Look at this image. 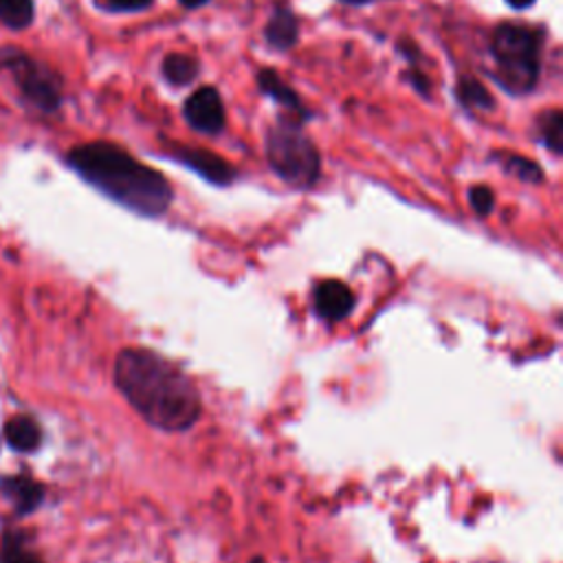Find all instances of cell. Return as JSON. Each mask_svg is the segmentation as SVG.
<instances>
[{"label":"cell","mask_w":563,"mask_h":563,"mask_svg":"<svg viewBox=\"0 0 563 563\" xmlns=\"http://www.w3.org/2000/svg\"><path fill=\"white\" fill-rule=\"evenodd\" d=\"M185 119L187 123L205 134H216L224 128V108L216 88L202 86L185 101Z\"/></svg>","instance_id":"obj_6"},{"label":"cell","mask_w":563,"mask_h":563,"mask_svg":"<svg viewBox=\"0 0 563 563\" xmlns=\"http://www.w3.org/2000/svg\"><path fill=\"white\" fill-rule=\"evenodd\" d=\"M33 18L31 0H0V22L11 29H24Z\"/></svg>","instance_id":"obj_14"},{"label":"cell","mask_w":563,"mask_h":563,"mask_svg":"<svg viewBox=\"0 0 563 563\" xmlns=\"http://www.w3.org/2000/svg\"><path fill=\"white\" fill-rule=\"evenodd\" d=\"M504 169L506 172H510V174H515L517 178H521V180H528V183H539L541 180V169H539V165L537 163H532V161H528V158H521V156H506L504 161Z\"/></svg>","instance_id":"obj_18"},{"label":"cell","mask_w":563,"mask_h":563,"mask_svg":"<svg viewBox=\"0 0 563 563\" xmlns=\"http://www.w3.org/2000/svg\"><path fill=\"white\" fill-rule=\"evenodd\" d=\"M539 132L541 141L554 152L561 154V143H563V117L559 110H548L545 114L539 117Z\"/></svg>","instance_id":"obj_16"},{"label":"cell","mask_w":563,"mask_h":563,"mask_svg":"<svg viewBox=\"0 0 563 563\" xmlns=\"http://www.w3.org/2000/svg\"><path fill=\"white\" fill-rule=\"evenodd\" d=\"M68 165L101 194L141 216H161L172 202L163 174L134 161L112 143H86L68 154Z\"/></svg>","instance_id":"obj_2"},{"label":"cell","mask_w":563,"mask_h":563,"mask_svg":"<svg viewBox=\"0 0 563 563\" xmlns=\"http://www.w3.org/2000/svg\"><path fill=\"white\" fill-rule=\"evenodd\" d=\"M0 490L13 501V506L20 512H31L33 508L40 506L44 497L42 486L29 477H2Z\"/></svg>","instance_id":"obj_9"},{"label":"cell","mask_w":563,"mask_h":563,"mask_svg":"<svg viewBox=\"0 0 563 563\" xmlns=\"http://www.w3.org/2000/svg\"><path fill=\"white\" fill-rule=\"evenodd\" d=\"M176 161L200 174L202 178L216 183V185H227L233 180V169L227 165L218 154H211L207 150L198 147H176L174 150Z\"/></svg>","instance_id":"obj_8"},{"label":"cell","mask_w":563,"mask_h":563,"mask_svg":"<svg viewBox=\"0 0 563 563\" xmlns=\"http://www.w3.org/2000/svg\"><path fill=\"white\" fill-rule=\"evenodd\" d=\"M185 7H200V4H205V2H209V0H180Z\"/></svg>","instance_id":"obj_22"},{"label":"cell","mask_w":563,"mask_h":563,"mask_svg":"<svg viewBox=\"0 0 563 563\" xmlns=\"http://www.w3.org/2000/svg\"><path fill=\"white\" fill-rule=\"evenodd\" d=\"M4 438L15 451H33L40 444L42 433L33 418L15 416L4 424Z\"/></svg>","instance_id":"obj_11"},{"label":"cell","mask_w":563,"mask_h":563,"mask_svg":"<svg viewBox=\"0 0 563 563\" xmlns=\"http://www.w3.org/2000/svg\"><path fill=\"white\" fill-rule=\"evenodd\" d=\"M510 7H515V9H526V7H530L534 0H506Z\"/></svg>","instance_id":"obj_21"},{"label":"cell","mask_w":563,"mask_h":563,"mask_svg":"<svg viewBox=\"0 0 563 563\" xmlns=\"http://www.w3.org/2000/svg\"><path fill=\"white\" fill-rule=\"evenodd\" d=\"M468 200H471V207L473 211H477L479 216H488L493 205H495V198H493V191L484 185H477L468 191Z\"/></svg>","instance_id":"obj_19"},{"label":"cell","mask_w":563,"mask_h":563,"mask_svg":"<svg viewBox=\"0 0 563 563\" xmlns=\"http://www.w3.org/2000/svg\"><path fill=\"white\" fill-rule=\"evenodd\" d=\"M266 156L277 176L292 185L308 187L319 176V152L297 121H279L268 132Z\"/></svg>","instance_id":"obj_4"},{"label":"cell","mask_w":563,"mask_h":563,"mask_svg":"<svg viewBox=\"0 0 563 563\" xmlns=\"http://www.w3.org/2000/svg\"><path fill=\"white\" fill-rule=\"evenodd\" d=\"M299 35V24L295 20V15L286 9V7H277L275 13L271 15L266 29H264V37L273 48H290L297 42Z\"/></svg>","instance_id":"obj_10"},{"label":"cell","mask_w":563,"mask_h":563,"mask_svg":"<svg viewBox=\"0 0 563 563\" xmlns=\"http://www.w3.org/2000/svg\"><path fill=\"white\" fill-rule=\"evenodd\" d=\"M0 563H42V561L22 543L20 537L7 534L0 550Z\"/></svg>","instance_id":"obj_17"},{"label":"cell","mask_w":563,"mask_h":563,"mask_svg":"<svg viewBox=\"0 0 563 563\" xmlns=\"http://www.w3.org/2000/svg\"><path fill=\"white\" fill-rule=\"evenodd\" d=\"M257 81H260V90H262L264 95L273 97L275 101H279L282 106H286V108H290V110H295V112H301V103H299L297 95H295L271 68L260 70Z\"/></svg>","instance_id":"obj_13"},{"label":"cell","mask_w":563,"mask_h":563,"mask_svg":"<svg viewBox=\"0 0 563 563\" xmlns=\"http://www.w3.org/2000/svg\"><path fill=\"white\" fill-rule=\"evenodd\" d=\"M13 70H15V79L20 84L22 92L37 108H44V110L57 108V103H59V86H57L55 77L46 68L37 66L35 62H31L26 57H20L13 64Z\"/></svg>","instance_id":"obj_5"},{"label":"cell","mask_w":563,"mask_h":563,"mask_svg":"<svg viewBox=\"0 0 563 563\" xmlns=\"http://www.w3.org/2000/svg\"><path fill=\"white\" fill-rule=\"evenodd\" d=\"M354 306L352 290L339 279H325L314 288V310L325 321H341Z\"/></svg>","instance_id":"obj_7"},{"label":"cell","mask_w":563,"mask_h":563,"mask_svg":"<svg viewBox=\"0 0 563 563\" xmlns=\"http://www.w3.org/2000/svg\"><path fill=\"white\" fill-rule=\"evenodd\" d=\"M114 383L125 400L161 431H187L200 418L198 387L152 350H121L114 361Z\"/></svg>","instance_id":"obj_1"},{"label":"cell","mask_w":563,"mask_h":563,"mask_svg":"<svg viewBox=\"0 0 563 563\" xmlns=\"http://www.w3.org/2000/svg\"><path fill=\"white\" fill-rule=\"evenodd\" d=\"M150 4L152 0H108V7L114 11H141Z\"/></svg>","instance_id":"obj_20"},{"label":"cell","mask_w":563,"mask_h":563,"mask_svg":"<svg viewBox=\"0 0 563 563\" xmlns=\"http://www.w3.org/2000/svg\"><path fill=\"white\" fill-rule=\"evenodd\" d=\"M537 31L519 24H501L490 40V55L495 59L497 79L510 92H528L539 75Z\"/></svg>","instance_id":"obj_3"},{"label":"cell","mask_w":563,"mask_h":563,"mask_svg":"<svg viewBox=\"0 0 563 563\" xmlns=\"http://www.w3.org/2000/svg\"><path fill=\"white\" fill-rule=\"evenodd\" d=\"M341 2H347V4H363V2H367V0H341Z\"/></svg>","instance_id":"obj_23"},{"label":"cell","mask_w":563,"mask_h":563,"mask_svg":"<svg viewBox=\"0 0 563 563\" xmlns=\"http://www.w3.org/2000/svg\"><path fill=\"white\" fill-rule=\"evenodd\" d=\"M163 75L174 86H187L198 75V62L185 53H172L163 59Z\"/></svg>","instance_id":"obj_12"},{"label":"cell","mask_w":563,"mask_h":563,"mask_svg":"<svg viewBox=\"0 0 563 563\" xmlns=\"http://www.w3.org/2000/svg\"><path fill=\"white\" fill-rule=\"evenodd\" d=\"M457 97L464 106L468 108H479V110H490L493 108V97L490 92L475 79L462 77L457 84Z\"/></svg>","instance_id":"obj_15"}]
</instances>
